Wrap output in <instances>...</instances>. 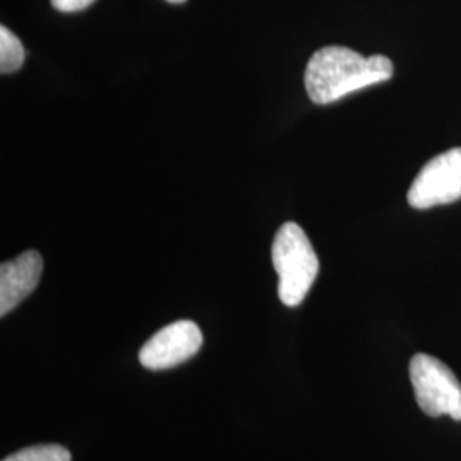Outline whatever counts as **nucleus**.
I'll return each mask as SVG.
<instances>
[{"label":"nucleus","instance_id":"5","mask_svg":"<svg viewBox=\"0 0 461 461\" xmlns=\"http://www.w3.org/2000/svg\"><path fill=\"white\" fill-rule=\"evenodd\" d=\"M203 344L195 321L180 320L154 333L139 352V361L150 371L169 369L192 359Z\"/></svg>","mask_w":461,"mask_h":461},{"label":"nucleus","instance_id":"7","mask_svg":"<svg viewBox=\"0 0 461 461\" xmlns=\"http://www.w3.org/2000/svg\"><path fill=\"white\" fill-rule=\"evenodd\" d=\"M24 47L9 28L0 26V72L13 74L24 64Z\"/></svg>","mask_w":461,"mask_h":461},{"label":"nucleus","instance_id":"8","mask_svg":"<svg viewBox=\"0 0 461 461\" xmlns=\"http://www.w3.org/2000/svg\"><path fill=\"white\" fill-rule=\"evenodd\" d=\"M2 461H72V456L64 446L40 445L24 447Z\"/></svg>","mask_w":461,"mask_h":461},{"label":"nucleus","instance_id":"10","mask_svg":"<svg viewBox=\"0 0 461 461\" xmlns=\"http://www.w3.org/2000/svg\"><path fill=\"white\" fill-rule=\"evenodd\" d=\"M167 2H171V4H183V2H186V0H167Z\"/></svg>","mask_w":461,"mask_h":461},{"label":"nucleus","instance_id":"2","mask_svg":"<svg viewBox=\"0 0 461 461\" xmlns=\"http://www.w3.org/2000/svg\"><path fill=\"white\" fill-rule=\"evenodd\" d=\"M272 264L279 276L280 301L296 308L313 287L320 260L306 232L296 222L280 226L272 243Z\"/></svg>","mask_w":461,"mask_h":461},{"label":"nucleus","instance_id":"6","mask_svg":"<svg viewBox=\"0 0 461 461\" xmlns=\"http://www.w3.org/2000/svg\"><path fill=\"white\" fill-rule=\"evenodd\" d=\"M43 272V258L38 251L28 249L14 260L0 267V314L11 313L17 304L36 289Z\"/></svg>","mask_w":461,"mask_h":461},{"label":"nucleus","instance_id":"3","mask_svg":"<svg viewBox=\"0 0 461 461\" xmlns=\"http://www.w3.org/2000/svg\"><path fill=\"white\" fill-rule=\"evenodd\" d=\"M415 400L429 417L449 415L461 420V384L455 373L439 359L415 354L409 366Z\"/></svg>","mask_w":461,"mask_h":461},{"label":"nucleus","instance_id":"1","mask_svg":"<svg viewBox=\"0 0 461 461\" xmlns=\"http://www.w3.org/2000/svg\"><path fill=\"white\" fill-rule=\"evenodd\" d=\"M392 77L393 62L384 55L364 57L347 47H325L310 59L304 86L313 103L330 104Z\"/></svg>","mask_w":461,"mask_h":461},{"label":"nucleus","instance_id":"9","mask_svg":"<svg viewBox=\"0 0 461 461\" xmlns=\"http://www.w3.org/2000/svg\"><path fill=\"white\" fill-rule=\"evenodd\" d=\"M96 0H51V5L62 13H77L95 4Z\"/></svg>","mask_w":461,"mask_h":461},{"label":"nucleus","instance_id":"4","mask_svg":"<svg viewBox=\"0 0 461 461\" xmlns=\"http://www.w3.org/2000/svg\"><path fill=\"white\" fill-rule=\"evenodd\" d=\"M413 209H430L461 198V148L432 158L415 176L409 190Z\"/></svg>","mask_w":461,"mask_h":461}]
</instances>
